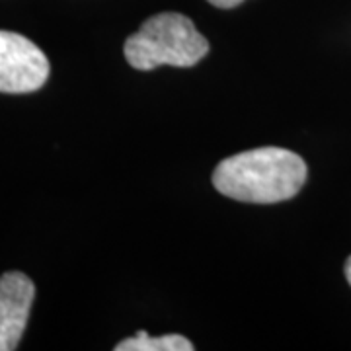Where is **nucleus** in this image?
<instances>
[{
  "label": "nucleus",
  "mask_w": 351,
  "mask_h": 351,
  "mask_svg": "<svg viewBox=\"0 0 351 351\" xmlns=\"http://www.w3.org/2000/svg\"><path fill=\"white\" fill-rule=\"evenodd\" d=\"M304 182V160L299 154L279 147H262L228 156L213 172L215 189L244 203L293 199Z\"/></svg>",
  "instance_id": "1"
},
{
  "label": "nucleus",
  "mask_w": 351,
  "mask_h": 351,
  "mask_svg": "<svg viewBox=\"0 0 351 351\" xmlns=\"http://www.w3.org/2000/svg\"><path fill=\"white\" fill-rule=\"evenodd\" d=\"M123 53L127 63L138 71H152L160 64L193 66L209 53V41L188 16L162 12L151 16L127 38Z\"/></svg>",
  "instance_id": "2"
},
{
  "label": "nucleus",
  "mask_w": 351,
  "mask_h": 351,
  "mask_svg": "<svg viewBox=\"0 0 351 351\" xmlns=\"http://www.w3.org/2000/svg\"><path fill=\"white\" fill-rule=\"evenodd\" d=\"M49 59L34 41L14 32H0V92L29 94L49 78Z\"/></svg>",
  "instance_id": "3"
},
{
  "label": "nucleus",
  "mask_w": 351,
  "mask_h": 351,
  "mask_svg": "<svg viewBox=\"0 0 351 351\" xmlns=\"http://www.w3.org/2000/svg\"><path fill=\"white\" fill-rule=\"evenodd\" d=\"M36 297L34 281L22 271L0 277V351L18 348Z\"/></svg>",
  "instance_id": "4"
},
{
  "label": "nucleus",
  "mask_w": 351,
  "mask_h": 351,
  "mask_svg": "<svg viewBox=\"0 0 351 351\" xmlns=\"http://www.w3.org/2000/svg\"><path fill=\"white\" fill-rule=\"evenodd\" d=\"M115 351H193V343L178 334L151 338L147 332H138L135 338L123 339L121 343H117Z\"/></svg>",
  "instance_id": "5"
},
{
  "label": "nucleus",
  "mask_w": 351,
  "mask_h": 351,
  "mask_svg": "<svg viewBox=\"0 0 351 351\" xmlns=\"http://www.w3.org/2000/svg\"><path fill=\"white\" fill-rule=\"evenodd\" d=\"M207 2H211V4H213V6H217V8L228 10V8H234V6L242 4L244 0H207Z\"/></svg>",
  "instance_id": "6"
},
{
  "label": "nucleus",
  "mask_w": 351,
  "mask_h": 351,
  "mask_svg": "<svg viewBox=\"0 0 351 351\" xmlns=\"http://www.w3.org/2000/svg\"><path fill=\"white\" fill-rule=\"evenodd\" d=\"M346 277H348V281H350V285H351V256L348 258V262H346Z\"/></svg>",
  "instance_id": "7"
}]
</instances>
